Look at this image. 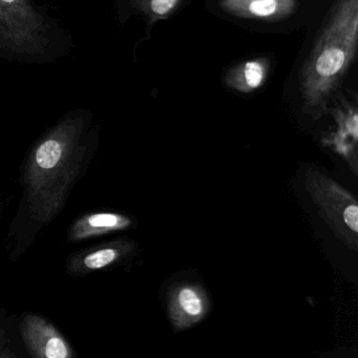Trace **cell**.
I'll list each match as a JSON object with an SVG mask.
<instances>
[{"instance_id": "obj_1", "label": "cell", "mask_w": 358, "mask_h": 358, "mask_svg": "<svg viewBox=\"0 0 358 358\" xmlns=\"http://www.w3.org/2000/svg\"><path fill=\"white\" fill-rule=\"evenodd\" d=\"M99 129L91 110L64 114L31 148L22 173L27 213L36 225H49L68 202L95 155Z\"/></svg>"}, {"instance_id": "obj_2", "label": "cell", "mask_w": 358, "mask_h": 358, "mask_svg": "<svg viewBox=\"0 0 358 358\" xmlns=\"http://www.w3.org/2000/svg\"><path fill=\"white\" fill-rule=\"evenodd\" d=\"M358 0H337L301 72L306 110L320 112L355 57Z\"/></svg>"}, {"instance_id": "obj_3", "label": "cell", "mask_w": 358, "mask_h": 358, "mask_svg": "<svg viewBox=\"0 0 358 358\" xmlns=\"http://www.w3.org/2000/svg\"><path fill=\"white\" fill-rule=\"evenodd\" d=\"M73 47L71 35L34 0H0V59L47 64Z\"/></svg>"}, {"instance_id": "obj_4", "label": "cell", "mask_w": 358, "mask_h": 358, "mask_svg": "<svg viewBox=\"0 0 358 358\" xmlns=\"http://www.w3.org/2000/svg\"><path fill=\"white\" fill-rule=\"evenodd\" d=\"M20 334L27 352L37 358H73L76 356L70 341L45 316L24 313Z\"/></svg>"}, {"instance_id": "obj_5", "label": "cell", "mask_w": 358, "mask_h": 358, "mask_svg": "<svg viewBox=\"0 0 358 358\" xmlns=\"http://www.w3.org/2000/svg\"><path fill=\"white\" fill-rule=\"evenodd\" d=\"M133 250L129 241L116 240L72 253L66 261V272L85 276L116 266Z\"/></svg>"}, {"instance_id": "obj_6", "label": "cell", "mask_w": 358, "mask_h": 358, "mask_svg": "<svg viewBox=\"0 0 358 358\" xmlns=\"http://www.w3.org/2000/svg\"><path fill=\"white\" fill-rule=\"evenodd\" d=\"M131 220L127 215L116 213H85L76 220L68 231L70 243H79L131 227Z\"/></svg>"}, {"instance_id": "obj_7", "label": "cell", "mask_w": 358, "mask_h": 358, "mask_svg": "<svg viewBox=\"0 0 358 358\" xmlns=\"http://www.w3.org/2000/svg\"><path fill=\"white\" fill-rule=\"evenodd\" d=\"M223 11L246 20H280L296 9V0H221Z\"/></svg>"}, {"instance_id": "obj_8", "label": "cell", "mask_w": 358, "mask_h": 358, "mask_svg": "<svg viewBox=\"0 0 358 358\" xmlns=\"http://www.w3.org/2000/svg\"><path fill=\"white\" fill-rule=\"evenodd\" d=\"M269 72V62L265 58L248 60L228 72L226 83L231 89L248 94L259 89L265 83Z\"/></svg>"}, {"instance_id": "obj_9", "label": "cell", "mask_w": 358, "mask_h": 358, "mask_svg": "<svg viewBox=\"0 0 358 358\" xmlns=\"http://www.w3.org/2000/svg\"><path fill=\"white\" fill-rule=\"evenodd\" d=\"M177 307L186 317L196 318L202 315L204 303L199 293L190 287L181 289L177 295Z\"/></svg>"}, {"instance_id": "obj_10", "label": "cell", "mask_w": 358, "mask_h": 358, "mask_svg": "<svg viewBox=\"0 0 358 358\" xmlns=\"http://www.w3.org/2000/svg\"><path fill=\"white\" fill-rule=\"evenodd\" d=\"M180 0H131L136 10L144 12L152 18L166 17L179 5Z\"/></svg>"}, {"instance_id": "obj_11", "label": "cell", "mask_w": 358, "mask_h": 358, "mask_svg": "<svg viewBox=\"0 0 358 358\" xmlns=\"http://www.w3.org/2000/svg\"><path fill=\"white\" fill-rule=\"evenodd\" d=\"M17 357V353L14 352L9 339L6 337L5 332L0 331V358Z\"/></svg>"}]
</instances>
